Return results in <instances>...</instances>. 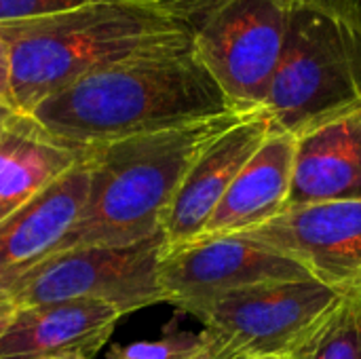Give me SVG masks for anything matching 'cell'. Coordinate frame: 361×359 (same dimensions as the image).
Wrapping results in <instances>:
<instances>
[{
    "instance_id": "30bf717a",
    "label": "cell",
    "mask_w": 361,
    "mask_h": 359,
    "mask_svg": "<svg viewBox=\"0 0 361 359\" xmlns=\"http://www.w3.org/2000/svg\"><path fill=\"white\" fill-rule=\"evenodd\" d=\"M273 129V121L262 106L250 108L197 157L163 222L167 245L184 243L203 233L239 171Z\"/></svg>"
},
{
    "instance_id": "277c9868",
    "label": "cell",
    "mask_w": 361,
    "mask_h": 359,
    "mask_svg": "<svg viewBox=\"0 0 361 359\" xmlns=\"http://www.w3.org/2000/svg\"><path fill=\"white\" fill-rule=\"evenodd\" d=\"M355 106H361V25L326 6L294 2L262 104L273 127L296 135Z\"/></svg>"
},
{
    "instance_id": "ba28073f",
    "label": "cell",
    "mask_w": 361,
    "mask_h": 359,
    "mask_svg": "<svg viewBox=\"0 0 361 359\" xmlns=\"http://www.w3.org/2000/svg\"><path fill=\"white\" fill-rule=\"evenodd\" d=\"M165 303L190 313L199 305L256 286L313 279L292 258L243 235H199L167 245L159 269Z\"/></svg>"
},
{
    "instance_id": "5b68a950",
    "label": "cell",
    "mask_w": 361,
    "mask_h": 359,
    "mask_svg": "<svg viewBox=\"0 0 361 359\" xmlns=\"http://www.w3.org/2000/svg\"><path fill=\"white\" fill-rule=\"evenodd\" d=\"M165 248V233H157L129 245H91L53 254L0 294V317L82 298L102 300L121 315L165 303L159 279Z\"/></svg>"
},
{
    "instance_id": "6da1fadb",
    "label": "cell",
    "mask_w": 361,
    "mask_h": 359,
    "mask_svg": "<svg viewBox=\"0 0 361 359\" xmlns=\"http://www.w3.org/2000/svg\"><path fill=\"white\" fill-rule=\"evenodd\" d=\"M235 110L203 66L192 34L80 76L27 116L51 138L89 148Z\"/></svg>"
},
{
    "instance_id": "ffe728a7",
    "label": "cell",
    "mask_w": 361,
    "mask_h": 359,
    "mask_svg": "<svg viewBox=\"0 0 361 359\" xmlns=\"http://www.w3.org/2000/svg\"><path fill=\"white\" fill-rule=\"evenodd\" d=\"M0 102H11V61H8V49L4 38L0 36Z\"/></svg>"
},
{
    "instance_id": "e0dca14e",
    "label": "cell",
    "mask_w": 361,
    "mask_h": 359,
    "mask_svg": "<svg viewBox=\"0 0 361 359\" xmlns=\"http://www.w3.org/2000/svg\"><path fill=\"white\" fill-rule=\"evenodd\" d=\"M112 359H214L203 332H171L157 341L118 347Z\"/></svg>"
},
{
    "instance_id": "44dd1931",
    "label": "cell",
    "mask_w": 361,
    "mask_h": 359,
    "mask_svg": "<svg viewBox=\"0 0 361 359\" xmlns=\"http://www.w3.org/2000/svg\"><path fill=\"white\" fill-rule=\"evenodd\" d=\"M17 114H19V110L13 104L0 102V140L4 138V133L8 131V127H11V123L15 121Z\"/></svg>"
},
{
    "instance_id": "5bb4252c",
    "label": "cell",
    "mask_w": 361,
    "mask_h": 359,
    "mask_svg": "<svg viewBox=\"0 0 361 359\" xmlns=\"http://www.w3.org/2000/svg\"><path fill=\"white\" fill-rule=\"evenodd\" d=\"M296 138L273 129L239 171L201 235L241 233L267 224L290 205Z\"/></svg>"
},
{
    "instance_id": "603a6c76",
    "label": "cell",
    "mask_w": 361,
    "mask_h": 359,
    "mask_svg": "<svg viewBox=\"0 0 361 359\" xmlns=\"http://www.w3.org/2000/svg\"><path fill=\"white\" fill-rule=\"evenodd\" d=\"M247 359H286V358H279V355H262V358H247Z\"/></svg>"
},
{
    "instance_id": "8fae6325",
    "label": "cell",
    "mask_w": 361,
    "mask_h": 359,
    "mask_svg": "<svg viewBox=\"0 0 361 359\" xmlns=\"http://www.w3.org/2000/svg\"><path fill=\"white\" fill-rule=\"evenodd\" d=\"M123 315L102 300L19 309L0 334V359H93Z\"/></svg>"
},
{
    "instance_id": "4fadbf2b",
    "label": "cell",
    "mask_w": 361,
    "mask_h": 359,
    "mask_svg": "<svg viewBox=\"0 0 361 359\" xmlns=\"http://www.w3.org/2000/svg\"><path fill=\"white\" fill-rule=\"evenodd\" d=\"M294 150L290 207L361 201V106L300 133Z\"/></svg>"
},
{
    "instance_id": "3957f363",
    "label": "cell",
    "mask_w": 361,
    "mask_h": 359,
    "mask_svg": "<svg viewBox=\"0 0 361 359\" xmlns=\"http://www.w3.org/2000/svg\"><path fill=\"white\" fill-rule=\"evenodd\" d=\"M186 34L190 30L163 0H93L0 23L11 61V102L30 114L80 76Z\"/></svg>"
},
{
    "instance_id": "9a60e30c",
    "label": "cell",
    "mask_w": 361,
    "mask_h": 359,
    "mask_svg": "<svg viewBox=\"0 0 361 359\" xmlns=\"http://www.w3.org/2000/svg\"><path fill=\"white\" fill-rule=\"evenodd\" d=\"M82 148L42 131L27 114H17L0 140V222L72 169Z\"/></svg>"
},
{
    "instance_id": "7a4b0ae2",
    "label": "cell",
    "mask_w": 361,
    "mask_h": 359,
    "mask_svg": "<svg viewBox=\"0 0 361 359\" xmlns=\"http://www.w3.org/2000/svg\"><path fill=\"white\" fill-rule=\"evenodd\" d=\"M247 110L235 108L180 127L82 148L89 169L87 199L53 254L91 245H129L163 233L190 165Z\"/></svg>"
},
{
    "instance_id": "52a82bcc",
    "label": "cell",
    "mask_w": 361,
    "mask_h": 359,
    "mask_svg": "<svg viewBox=\"0 0 361 359\" xmlns=\"http://www.w3.org/2000/svg\"><path fill=\"white\" fill-rule=\"evenodd\" d=\"M292 6L294 0H205L167 8L190 30L203 66L228 102L258 108L281 59Z\"/></svg>"
},
{
    "instance_id": "7c38bea8",
    "label": "cell",
    "mask_w": 361,
    "mask_h": 359,
    "mask_svg": "<svg viewBox=\"0 0 361 359\" xmlns=\"http://www.w3.org/2000/svg\"><path fill=\"white\" fill-rule=\"evenodd\" d=\"M89 190L85 159L0 222V294L49 258L76 222Z\"/></svg>"
},
{
    "instance_id": "8992f818",
    "label": "cell",
    "mask_w": 361,
    "mask_h": 359,
    "mask_svg": "<svg viewBox=\"0 0 361 359\" xmlns=\"http://www.w3.org/2000/svg\"><path fill=\"white\" fill-rule=\"evenodd\" d=\"M345 303L315 279L256 286L212 298L188 315L203 324L214 359H290Z\"/></svg>"
},
{
    "instance_id": "7402d4cb",
    "label": "cell",
    "mask_w": 361,
    "mask_h": 359,
    "mask_svg": "<svg viewBox=\"0 0 361 359\" xmlns=\"http://www.w3.org/2000/svg\"><path fill=\"white\" fill-rule=\"evenodd\" d=\"M6 324H8V317H0V334L4 332V328H6Z\"/></svg>"
},
{
    "instance_id": "ac0fdd59",
    "label": "cell",
    "mask_w": 361,
    "mask_h": 359,
    "mask_svg": "<svg viewBox=\"0 0 361 359\" xmlns=\"http://www.w3.org/2000/svg\"><path fill=\"white\" fill-rule=\"evenodd\" d=\"M93 0H0V23L42 17L74 6L89 4Z\"/></svg>"
},
{
    "instance_id": "d6986e66",
    "label": "cell",
    "mask_w": 361,
    "mask_h": 359,
    "mask_svg": "<svg viewBox=\"0 0 361 359\" xmlns=\"http://www.w3.org/2000/svg\"><path fill=\"white\" fill-rule=\"evenodd\" d=\"M165 2L171 8H182V6H192V4H199L205 0H165ZM294 2H313V4L326 6L330 11H336V13L353 19L355 23L361 25V0H294Z\"/></svg>"
},
{
    "instance_id": "9c48e42d",
    "label": "cell",
    "mask_w": 361,
    "mask_h": 359,
    "mask_svg": "<svg viewBox=\"0 0 361 359\" xmlns=\"http://www.w3.org/2000/svg\"><path fill=\"white\" fill-rule=\"evenodd\" d=\"M241 233L292 258L345 300L361 303V201L290 207Z\"/></svg>"
},
{
    "instance_id": "2e32d148",
    "label": "cell",
    "mask_w": 361,
    "mask_h": 359,
    "mask_svg": "<svg viewBox=\"0 0 361 359\" xmlns=\"http://www.w3.org/2000/svg\"><path fill=\"white\" fill-rule=\"evenodd\" d=\"M290 359H361V303L345 300Z\"/></svg>"
}]
</instances>
